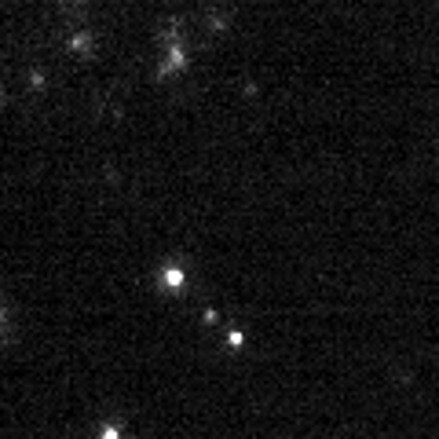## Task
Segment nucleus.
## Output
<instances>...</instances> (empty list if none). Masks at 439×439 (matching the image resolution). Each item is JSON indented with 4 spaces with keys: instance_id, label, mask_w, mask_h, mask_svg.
I'll return each instance as SVG.
<instances>
[{
    "instance_id": "1",
    "label": "nucleus",
    "mask_w": 439,
    "mask_h": 439,
    "mask_svg": "<svg viewBox=\"0 0 439 439\" xmlns=\"http://www.w3.org/2000/svg\"><path fill=\"white\" fill-rule=\"evenodd\" d=\"M165 282H168V286H180V282H183V274H180V271H168V274H165Z\"/></svg>"
},
{
    "instance_id": "2",
    "label": "nucleus",
    "mask_w": 439,
    "mask_h": 439,
    "mask_svg": "<svg viewBox=\"0 0 439 439\" xmlns=\"http://www.w3.org/2000/svg\"><path fill=\"white\" fill-rule=\"evenodd\" d=\"M102 439H118V432H114V428H106V432H102Z\"/></svg>"
}]
</instances>
